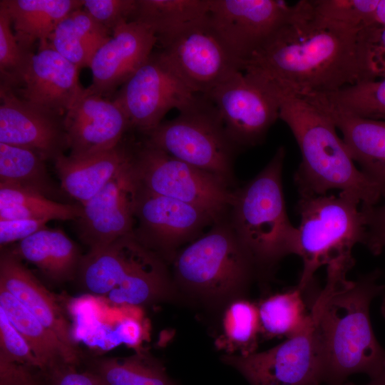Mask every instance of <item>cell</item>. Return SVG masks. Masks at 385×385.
Listing matches in <instances>:
<instances>
[{"label": "cell", "mask_w": 385, "mask_h": 385, "mask_svg": "<svg viewBox=\"0 0 385 385\" xmlns=\"http://www.w3.org/2000/svg\"><path fill=\"white\" fill-rule=\"evenodd\" d=\"M78 68L53 48L48 41L39 43L31 53L16 94L29 103L62 115L82 96Z\"/></svg>", "instance_id": "cell-18"}, {"label": "cell", "mask_w": 385, "mask_h": 385, "mask_svg": "<svg viewBox=\"0 0 385 385\" xmlns=\"http://www.w3.org/2000/svg\"><path fill=\"white\" fill-rule=\"evenodd\" d=\"M171 263L178 288L213 302L237 299L258 276L227 215L180 249Z\"/></svg>", "instance_id": "cell-6"}, {"label": "cell", "mask_w": 385, "mask_h": 385, "mask_svg": "<svg viewBox=\"0 0 385 385\" xmlns=\"http://www.w3.org/2000/svg\"><path fill=\"white\" fill-rule=\"evenodd\" d=\"M11 20L6 6L0 2L1 85L13 90L21 81L31 51L22 49L11 30Z\"/></svg>", "instance_id": "cell-35"}, {"label": "cell", "mask_w": 385, "mask_h": 385, "mask_svg": "<svg viewBox=\"0 0 385 385\" xmlns=\"http://www.w3.org/2000/svg\"><path fill=\"white\" fill-rule=\"evenodd\" d=\"M360 200L354 195L300 196L297 210L300 217L295 255L303 268L298 287L305 291L314 274L325 265L350 270L354 265V247L365 245L366 219Z\"/></svg>", "instance_id": "cell-5"}, {"label": "cell", "mask_w": 385, "mask_h": 385, "mask_svg": "<svg viewBox=\"0 0 385 385\" xmlns=\"http://www.w3.org/2000/svg\"><path fill=\"white\" fill-rule=\"evenodd\" d=\"M86 366L99 385H178L160 361L142 350L123 358H93Z\"/></svg>", "instance_id": "cell-28"}, {"label": "cell", "mask_w": 385, "mask_h": 385, "mask_svg": "<svg viewBox=\"0 0 385 385\" xmlns=\"http://www.w3.org/2000/svg\"><path fill=\"white\" fill-rule=\"evenodd\" d=\"M153 253L132 232L107 245L89 249L82 256L76 277L84 290L105 297Z\"/></svg>", "instance_id": "cell-20"}, {"label": "cell", "mask_w": 385, "mask_h": 385, "mask_svg": "<svg viewBox=\"0 0 385 385\" xmlns=\"http://www.w3.org/2000/svg\"><path fill=\"white\" fill-rule=\"evenodd\" d=\"M133 163L143 189L197 207L215 221L227 215L235 189L219 177L177 159L145 141L134 148Z\"/></svg>", "instance_id": "cell-8"}, {"label": "cell", "mask_w": 385, "mask_h": 385, "mask_svg": "<svg viewBox=\"0 0 385 385\" xmlns=\"http://www.w3.org/2000/svg\"><path fill=\"white\" fill-rule=\"evenodd\" d=\"M9 251L58 282L76 277L83 256L76 243L62 230L47 227L18 242Z\"/></svg>", "instance_id": "cell-25"}, {"label": "cell", "mask_w": 385, "mask_h": 385, "mask_svg": "<svg viewBox=\"0 0 385 385\" xmlns=\"http://www.w3.org/2000/svg\"><path fill=\"white\" fill-rule=\"evenodd\" d=\"M297 10L281 0H210L208 19L242 68L252 53Z\"/></svg>", "instance_id": "cell-14"}, {"label": "cell", "mask_w": 385, "mask_h": 385, "mask_svg": "<svg viewBox=\"0 0 385 385\" xmlns=\"http://www.w3.org/2000/svg\"><path fill=\"white\" fill-rule=\"evenodd\" d=\"M160 46L161 59L196 94L206 95L229 76L242 71L210 24L208 14Z\"/></svg>", "instance_id": "cell-11"}, {"label": "cell", "mask_w": 385, "mask_h": 385, "mask_svg": "<svg viewBox=\"0 0 385 385\" xmlns=\"http://www.w3.org/2000/svg\"><path fill=\"white\" fill-rule=\"evenodd\" d=\"M83 7L112 34L120 24L133 20L138 0H83Z\"/></svg>", "instance_id": "cell-39"}, {"label": "cell", "mask_w": 385, "mask_h": 385, "mask_svg": "<svg viewBox=\"0 0 385 385\" xmlns=\"http://www.w3.org/2000/svg\"><path fill=\"white\" fill-rule=\"evenodd\" d=\"M71 156H83L111 149L123 141L131 128L115 100H108L87 88L63 117Z\"/></svg>", "instance_id": "cell-17"}, {"label": "cell", "mask_w": 385, "mask_h": 385, "mask_svg": "<svg viewBox=\"0 0 385 385\" xmlns=\"http://www.w3.org/2000/svg\"><path fill=\"white\" fill-rule=\"evenodd\" d=\"M168 155L213 174L232 188L233 163L240 148L226 133L217 111L204 95L178 115L163 121L145 140Z\"/></svg>", "instance_id": "cell-7"}, {"label": "cell", "mask_w": 385, "mask_h": 385, "mask_svg": "<svg viewBox=\"0 0 385 385\" xmlns=\"http://www.w3.org/2000/svg\"><path fill=\"white\" fill-rule=\"evenodd\" d=\"M44 160L33 150L0 143V185L54 197L58 190Z\"/></svg>", "instance_id": "cell-30"}, {"label": "cell", "mask_w": 385, "mask_h": 385, "mask_svg": "<svg viewBox=\"0 0 385 385\" xmlns=\"http://www.w3.org/2000/svg\"><path fill=\"white\" fill-rule=\"evenodd\" d=\"M26 385H38V383L35 382V383H32V384H26Z\"/></svg>", "instance_id": "cell-46"}, {"label": "cell", "mask_w": 385, "mask_h": 385, "mask_svg": "<svg viewBox=\"0 0 385 385\" xmlns=\"http://www.w3.org/2000/svg\"><path fill=\"white\" fill-rule=\"evenodd\" d=\"M204 96L240 149L261 144L279 118V101L272 86L243 71L233 73Z\"/></svg>", "instance_id": "cell-10"}, {"label": "cell", "mask_w": 385, "mask_h": 385, "mask_svg": "<svg viewBox=\"0 0 385 385\" xmlns=\"http://www.w3.org/2000/svg\"><path fill=\"white\" fill-rule=\"evenodd\" d=\"M0 307L23 336L48 380L67 366H77L81 355L71 351L19 299L0 285Z\"/></svg>", "instance_id": "cell-24"}, {"label": "cell", "mask_w": 385, "mask_h": 385, "mask_svg": "<svg viewBox=\"0 0 385 385\" xmlns=\"http://www.w3.org/2000/svg\"><path fill=\"white\" fill-rule=\"evenodd\" d=\"M134 148L115 147L83 156H58L55 168L64 192L83 205L100 192L132 159Z\"/></svg>", "instance_id": "cell-22"}, {"label": "cell", "mask_w": 385, "mask_h": 385, "mask_svg": "<svg viewBox=\"0 0 385 385\" xmlns=\"http://www.w3.org/2000/svg\"><path fill=\"white\" fill-rule=\"evenodd\" d=\"M156 43L154 33L143 24L133 20L120 24L94 55L93 83L87 89L102 97L112 94L148 60Z\"/></svg>", "instance_id": "cell-19"}, {"label": "cell", "mask_w": 385, "mask_h": 385, "mask_svg": "<svg viewBox=\"0 0 385 385\" xmlns=\"http://www.w3.org/2000/svg\"><path fill=\"white\" fill-rule=\"evenodd\" d=\"M359 42L366 81L385 78V26H364L359 31Z\"/></svg>", "instance_id": "cell-37"}, {"label": "cell", "mask_w": 385, "mask_h": 385, "mask_svg": "<svg viewBox=\"0 0 385 385\" xmlns=\"http://www.w3.org/2000/svg\"><path fill=\"white\" fill-rule=\"evenodd\" d=\"M133 160V156L100 192L81 205L78 234L89 249L107 245L133 232L139 184Z\"/></svg>", "instance_id": "cell-15"}, {"label": "cell", "mask_w": 385, "mask_h": 385, "mask_svg": "<svg viewBox=\"0 0 385 385\" xmlns=\"http://www.w3.org/2000/svg\"><path fill=\"white\" fill-rule=\"evenodd\" d=\"M374 24L385 26V0H379L374 14Z\"/></svg>", "instance_id": "cell-43"}, {"label": "cell", "mask_w": 385, "mask_h": 385, "mask_svg": "<svg viewBox=\"0 0 385 385\" xmlns=\"http://www.w3.org/2000/svg\"><path fill=\"white\" fill-rule=\"evenodd\" d=\"M51 385H99L96 377L87 370L79 371L76 366H67L48 379Z\"/></svg>", "instance_id": "cell-42"}, {"label": "cell", "mask_w": 385, "mask_h": 385, "mask_svg": "<svg viewBox=\"0 0 385 385\" xmlns=\"http://www.w3.org/2000/svg\"><path fill=\"white\" fill-rule=\"evenodd\" d=\"M285 148H277L266 166L235 188L228 220L255 265L258 276L271 272L285 256L295 255L297 227L290 222L282 187Z\"/></svg>", "instance_id": "cell-4"}, {"label": "cell", "mask_w": 385, "mask_h": 385, "mask_svg": "<svg viewBox=\"0 0 385 385\" xmlns=\"http://www.w3.org/2000/svg\"><path fill=\"white\" fill-rule=\"evenodd\" d=\"M0 285L19 299L71 351L81 354L70 323L53 295L9 250L0 257Z\"/></svg>", "instance_id": "cell-21"}, {"label": "cell", "mask_w": 385, "mask_h": 385, "mask_svg": "<svg viewBox=\"0 0 385 385\" xmlns=\"http://www.w3.org/2000/svg\"><path fill=\"white\" fill-rule=\"evenodd\" d=\"M197 96L183 84L158 52H153L121 86L114 100L124 110L131 128L146 135L163 121L169 111H181Z\"/></svg>", "instance_id": "cell-13"}, {"label": "cell", "mask_w": 385, "mask_h": 385, "mask_svg": "<svg viewBox=\"0 0 385 385\" xmlns=\"http://www.w3.org/2000/svg\"><path fill=\"white\" fill-rule=\"evenodd\" d=\"M222 361L250 385H323V356L314 313L282 343L247 355L228 354Z\"/></svg>", "instance_id": "cell-9"}, {"label": "cell", "mask_w": 385, "mask_h": 385, "mask_svg": "<svg viewBox=\"0 0 385 385\" xmlns=\"http://www.w3.org/2000/svg\"><path fill=\"white\" fill-rule=\"evenodd\" d=\"M339 385H357L351 382L345 381ZM364 385H385V368L376 376L370 378V381Z\"/></svg>", "instance_id": "cell-44"}, {"label": "cell", "mask_w": 385, "mask_h": 385, "mask_svg": "<svg viewBox=\"0 0 385 385\" xmlns=\"http://www.w3.org/2000/svg\"><path fill=\"white\" fill-rule=\"evenodd\" d=\"M81 204L61 203L40 193L0 185V220H77Z\"/></svg>", "instance_id": "cell-31"}, {"label": "cell", "mask_w": 385, "mask_h": 385, "mask_svg": "<svg viewBox=\"0 0 385 385\" xmlns=\"http://www.w3.org/2000/svg\"><path fill=\"white\" fill-rule=\"evenodd\" d=\"M110 32L81 7L58 24L48 43L80 69L90 67L96 53L111 38Z\"/></svg>", "instance_id": "cell-27"}, {"label": "cell", "mask_w": 385, "mask_h": 385, "mask_svg": "<svg viewBox=\"0 0 385 385\" xmlns=\"http://www.w3.org/2000/svg\"><path fill=\"white\" fill-rule=\"evenodd\" d=\"M0 360L42 370L29 344L0 307Z\"/></svg>", "instance_id": "cell-38"}, {"label": "cell", "mask_w": 385, "mask_h": 385, "mask_svg": "<svg viewBox=\"0 0 385 385\" xmlns=\"http://www.w3.org/2000/svg\"><path fill=\"white\" fill-rule=\"evenodd\" d=\"M308 101L326 113L342 134L351 158L360 170L385 195V120L358 117L341 111L316 98Z\"/></svg>", "instance_id": "cell-23"}, {"label": "cell", "mask_w": 385, "mask_h": 385, "mask_svg": "<svg viewBox=\"0 0 385 385\" xmlns=\"http://www.w3.org/2000/svg\"><path fill=\"white\" fill-rule=\"evenodd\" d=\"M48 222L41 219L0 220L1 247L27 238L46 227Z\"/></svg>", "instance_id": "cell-41"}, {"label": "cell", "mask_w": 385, "mask_h": 385, "mask_svg": "<svg viewBox=\"0 0 385 385\" xmlns=\"http://www.w3.org/2000/svg\"><path fill=\"white\" fill-rule=\"evenodd\" d=\"M215 222L197 207L151 193L139 185L133 232L167 263L172 262L182 245L201 236L203 230Z\"/></svg>", "instance_id": "cell-12"}, {"label": "cell", "mask_w": 385, "mask_h": 385, "mask_svg": "<svg viewBox=\"0 0 385 385\" xmlns=\"http://www.w3.org/2000/svg\"><path fill=\"white\" fill-rule=\"evenodd\" d=\"M381 312L382 316L385 318V297L383 299L381 306Z\"/></svg>", "instance_id": "cell-45"}, {"label": "cell", "mask_w": 385, "mask_h": 385, "mask_svg": "<svg viewBox=\"0 0 385 385\" xmlns=\"http://www.w3.org/2000/svg\"><path fill=\"white\" fill-rule=\"evenodd\" d=\"M348 271L327 269V282L311 310L317 322L323 356V384L339 385L354 374L372 378L385 368V349L371 327L369 308L385 285L375 270L355 281Z\"/></svg>", "instance_id": "cell-2"}, {"label": "cell", "mask_w": 385, "mask_h": 385, "mask_svg": "<svg viewBox=\"0 0 385 385\" xmlns=\"http://www.w3.org/2000/svg\"><path fill=\"white\" fill-rule=\"evenodd\" d=\"M221 346L229 351L239 350L241 355L255 352L260 332L258 307L254 303L235 299L229 304L223 318Z\"/></svg>", "instance_id": "cell-34"}, {"label": "cell", "mask_w": 385, "mask_h": 385, "mask_svg": "<svg viewBox=\"0 0 385 385\" xmlns=\"http://www.w3.org/2000/svg\"><path fill=\"white\" fill-rule=\"evenodd\" d=\"M250 56L242 71L304 98L366 81L359 31L315 16L309 0Z\"/></svg>", "instance_id": "cell-1"}, {"label": "cell", "mask_w": 385, "mask_h": 385, "mask_svg": "<svg viewBox=\"0 0 385 385\" xmlns=\"http://www.w3.org/2000/svg\"><path fill=\"white\" fill-rule=\"evenodd\" d=\"M6 8L20 46L31 51L33 44L48 41L58 24L83 7V0H1Z\"/></svg>", "instance_id": "cell-26"}, {"label": "cell", "mask_w": 385, "mask_h": 385, "mask_svg": "<svg viewBox=\"0 0 385 385\" xmlns=\"http://www.w3.org/2000/svg\"><path fill=\"white\" fill-rule=\"evenodd\" d=\"M210 6V0H138L133 20L148 27L161 45L205 18Z\"/></svg>", "instance_id": "cell-29"}, {"label": "cell", "mask_w": 385, "mask_h": 385, "mask_svg": "<svg viewBox=\"0 0 385 385\" xmlns=\"http://www.w3.org/2000/svg\"><path fill=\"white\" fill-rule=\"evenodd\" d=\"M308 97L351 115L385 120V78L362 81L329 93Z\"/></svg>", "instance_id": "cell-33"}, {"label": "cell", "mask_w": 385, "mask_h": 385, "mask_svg": "<svg viewBox=\"0 0 385 385\" xmlns=\"http://www.w3.org/2000/svg\"><path fill=\"white\" fill-rule=\"evenodd\" d=\"M381 205L365 206L361 205L366 219V242L367 248L374 255L385 248V195Z\"/></svg>", "instance_id": "cell-40"}, {"label": "cell", "mask_w": 385, "mask_h": 385, "mask_svg": "<svg viewBox=\"0 0 385 385\" xmlns=\"http://www.w3.org/2000/svg\"><path fill=\"white\" fill-rule=\"evenodd\" d=\"M317 17L355 29L374 24L379 0H309Z\"/></svg>", "instance_id": "cell-36"}, {"label": "cell", "mask_w": 385, "mask_h": 385, "mask_svg": "<svg viewBox=\"0 0 385 385\" xmlns=\"http://www.w3.org/2000/svg\"><path fill=\"white\" fill-rule=\"evenodd\" d=\"M273 88L279 118L291 130L302 155L294 175L299 196L339 190L354 195L361 205H377L381 188L357 168L330 117L307 100Z\"/></svg>", "instance_id": "cell-3"}, {"label": "cell", "mask_w": 385, "mask_h": 385, "mask_svg": "<svg viewBox=\"0 0 385 385\" xmlns=\"http://www.w3.org/2000/svg\"><path fill=\"white\" fill-rule=\"evenodd\" d=\"M304 292L297 285L262 300L257 305L260 332L267 337L287 338L300 330L309 314L303 299Z\"/></svg>", "instance_id": "cell-32"}, {"label": "cell", "mask_w": 385, "mask_h": 385, "mask_svg": "<svg viewBox=\"0 0 385 385\" xmlns=\"http://www.w3.org/2000/svg\"><path fill=\"white\" fill-rule=\"evenodd\" d=\"M0 143L53 159L68 148L63 117L35 106L11 88L0 86Z\"/></svg>", "instance_id": "cell-16"}]
</instances>
